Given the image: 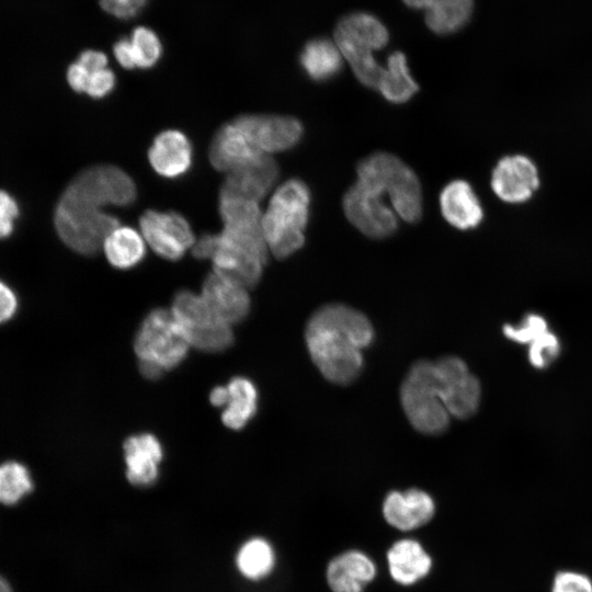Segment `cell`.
I'll return each instance as SVG.
<instances>
[{"label":"cell","mask_w":592,"mask_h":592,"mask_svg":"<svg viewBox=\"0 0 592 592\" xmlns=\"http://www.w3.org/2000/svg\"><path fill=\"white\" fill-rule=\"evenodd\" d=\"M18 216L19 207L14 198L5 191L0 190V238L12 234Z\"/></svg>","instance_id":"obj_35"},{"label":"cell","mask_w":592,"mask_h":592,"mask_svg":"<svg viewBox=\"0 0 592 592\" xmlns=\"http://www.w3.org/2000/svg\"><path fill=\"white\" fill-rule=\"evenodd\" d=\"M191 345L171 309L157 308L143 320L134 342L140 373L157 379L178 366Z\"/></svg>","instance_id":"obj_5"},{"label":"cell","mask_w":592,"mask_h":592,"mask_svg":"<svg viewBox=\"0 0 592 592\" xmlns=\"http://www.w3.org/2000/svg\"><path fill=\"white\" fill-rule=\"evenodd\" d=\"M275 563L272 546L263 538H252L242 545L237 555V567L251 580H258L271 572Z\"/></svg>","instance_id":"obj_27"},{"label":"cell","mask_w":592,"mask_h":592,"mask_svg":"<svg viewBox=\"0 0 592 592\" xmlns=\"http://www.w3.org/2000/svg\"><path fill=\"white\" fill-rule=\"evenodd\" d=\"M435 513L433 498L425 491L411 488L391 491L383 502L386 522L399 531H412L425 525Z\"/></svg>","instance_id":"obj_14"},{"label":"cell","mask_w":592,"mask_h":592,"mask_svg":"<svg viewBox=\"0 0 592 592\" xmlns=\"http://www.w3.org/2000/svg\"><path fill=\"white\" fill-rule=\"evenodd\" d=\"M546 331V321L536 315H530L524 325L519 328L511 326H504L503 328V332L509 339L521 343L532 342Z\"/></svg>","instance_id":"obj_32"},{"label":"cell","mask_w":592,"mask_h":592,"mask_svg":"<svg viewBox=\"0 0 592 592\" xmlns=\"http://www.w3.org/2000/svg\"><path fill=\"white\" fill-rule=\"evenodd\" d=\"M263 155L265 153L257 149L234 119L217 130L209 147L212 166L226 173L237 170Z\"/></svg>","instance_id":"obj_16"},{"label":"cell","mask_w":592,"mask_h":592,"mask_svg":"<svg viewBox=\"0 0 592 592\" xmlns=\"http://www.w3.org/2000/svg\"><path fill=\"white\" fill-rule=\"evenodd\" d=\"M342 58L334 41L317 38L305 45L300 64L309 78L315 81H325L340 71Z\"/></svg>","instance_id":"obj_25"},{"label":"cell","mask_w":592,"mask_h":592,"mask_svg":"<svg viewBox=\"0 0 592 592\" xmlns=\"http://www.w3.org/2000/svg\"><path fill=\"white\" fill-rule=\"evenodd\" d=\"M388 570L399 584L411 585L428 576L432 558L415 539L403 538L391 545L387 551Z\"/></svg>","instance_id":"obj_21"},{"label":"cell","mask_w":592,"mask_h":592,"mask_svg":"<svg viewBox=\"0 0 592 592\" xmlns=\"http://www.w3.org/2000/svg\"><path fill=\"white\" fill-rule=\"evenodd\" d=\"M148 0H99L101 8L117 19H130L145 7Z\"/></svg>","instance_id":"obj_34"},{"label":"cell","mask_w":592,"mask_h":592,"mask_svg":"<svg viewBox=\"0 0 592 592\" xmlns=\"http://www.w3.org/2000/svg\"><path fill=\"white\" fill-rule=\"evenodd\" d=\"M442 401L451 417L466 419L478 409L479 380L469 372L466 363L457 356H444L434 362Z\"/></svg>","instance_id":"obj_10"},{"label":"cell","mask_w":592,"mask_h":592,"mask_svg":"<svg viewBox=\"0 0 592 592\" xmlns=\"http://www.w3.org/2000/svg\"><path fill=\"white\" fill-rule=\"evenodd\" d=\"M310 192L298 179H289L273 193L262 213L261 225L269 249L275 258L286 259L305 242Z\"/></svg>","instance_id":"obj_4"},{"label":"cell","mask_w":592,"mask_h":592,"mask_svg":"<svg viewBox=\"0 0 592 592\" xmlns=\"http://www.w3.org/2000/svg\"><path fill=\"white\" fill-rule=\"evenodd\" d=\"M413 9L425 11L428 27L440 35L462 29L470 18L474 0H403Z\"/></svg>","instance_id":"obj_22"},{"label":"cell","mask_w":592,"mask_h":592,"mask_svg":"<svg viewBox=\"0 0 592 592\" xmlns=\"http://www.w3.org/2000/svg\"><path fill=\"white\" fill-rule=\"evenodd\" d=\"M262 153L288 150L303 136V125L295 117L282 115L244 114L234 119Z\"/></svg>","instance_id":"obj_12"},{"label":"cell","mask_w":592,"mask_h":592,"mask_svg":"<svg viewBox=\"0 0 592 592\" xmlns=\"http://www.w3.org/2000/svg\"><path fill=\"white\" fill-rule=\"evenodd\" d=\"M376 576L374 561L360 550L335 556L327 567L326 577L332 592H363Z\"/></svg>","instance_id":"obj_20"},{"label":"cell","mask_w":592,"mask_h":592,"mask_svg":"<svg viewBox=\"0 0 592 592\" xmlns=\"http://www.w3.org/2000/svg\"><path fill=\"white\" fill-rule=\"evenodd\" d=\"M18 297L13 289L0 281V325L9 321L16 312Z\"/></svg>","instance_id":"obj_36"},{"label":"cell","mask_w":592,"mask_h":592,"mask_svg":"<svg viewBox=\"0 0 592 592\" xmlns=\"http://www.w3.org/2000/svg\"><path fill=\"white\" fill-rule=\"evenodd\" d=\"M200 294L208 308L231 327L250 311L249 289L215 272L205 278Z\"/></svg>","instance_id":"obj_15"},{"label":"cell","mask_w":592,"mask_h":592,"mask_svg":"<svg viewBox=\"0 0 592 592\" xmlns=\"http://www.w3.org/2000/svg\"><path fill=\"white\" fill-rule=\"evenodd\" d=\"M32 489L31 475L23 464L9 460L0 465V503L15 504Z\"/></svg>","instance_id":"obj_28"},{"label":"cell","mask_w":592,"mask_h":592,"mask_svg":"<svg viewBox=\"0 0 592 592\" xmlns=\"http://www.w3.org/2000/svg\"><path fill=\"white\" fill-rule=\"evenodd\" d=\"M278 178V167L270 155L229 173L221 185L219 196L237 197L259 203L273 187Z\"/></svg>","instance_id":"obj_13"},{"label":"cell","mask_w":592,"mask_h":592,"mask_svg":"<svg viewBox=\"0 0 592 592\" xmlns=\"http://www.w3.org/2000/svg\"><path fill=\"white\" fill-rule=\"evenodd\" d=\"M400 400L411 425L423 434L443 433L449 424V413L442 401L434 362L414 363L400 388Z\"/></svg>","instance_id":"obj_7"},{"label":"cell","mask_w":592,"mask_h":592,"mask_svg":"<svg viewBox=\"0 0 592 592\" xmlns=\"http://www.w3.org/2000/svg\"><path fill=\"white\" fill-rule=\"evenodd\" d=\"M89 78V71L78 60L72 62L67 69V81L71 89L79 93H84L87 82Z\"/></svg>","instance_id":"obj_37"},{"label":"cell","mask_w":592,"mask_h":592,"mask_svg":"<svg viewBox=\"0 0 592 592\" xmlns=\"http://www.w3.org/2000/svg\"><path fill=\"white\" fill-rule=\"evenodd\" d=\"M77 60L83 65L89 72L107 67V56L104 53L95 49L83 50Z\"/></svg>","instance_id":"obj_39"},{"label":"cell","mask_w":592,"mask_h":592,"mask_svg":"<svg viewBox=\"0 0 592 592\" xmlns=\"http://www.w3.org/2000/svg\"><path fill=\"white\" fill-rule=\"evenodd\" d=\"M136 68L153 67L161 57L162 45L156 32L147 26H137L129 37Z\"/></svg>","instance_id":"obj_29"},{"label":"cell","mask_w":592,"mask_h":592,"mask_svg":"<svg viewBox=\"0 0 592 592\" xmlns=\"http://www.w3.org/2000/svg\"><path fill=\"white\" fill-rule=\"evenodd\" d=\"M440 208L445 220L459 230L476 229L485 217L478 195L465 180H454L444 186Z\"/></svg>","instance_id":"obj_17"},{"label":"cell","mask_w":592,"mask_h":592,"mask_svg":"<svg viewBox=\"0 0 592 592\" xmlns=\"http://www.w3.org/2000/svg\"><path fill=\"white\" fill-rule=\"evenodd\" d=\"M182 327L191 348L221 352L234 342L232 327L219 319L201 294L183 289L175 294L170 308Z\"/></svg>","instance_id":"obj_8"},{"label":"cell","mask_w":592,"mask_h":592,"mask_svg":"<svg viewBox=\"0 0 592 592\" xmlns=\"http://www.w3.org/2000/svg\"><path fill=\"white\" fill-rule=\"evenodd\" d=\"M226 388L227 400L221 413V421L231 430H240L257 412V387L249 378L237 376L226 385Z\"/></svg>","instance_id":"obj_23"},{"label":"cell","mask_w":592,"mask_h":592,"mask_svg":"<svg viewBox=\"0 0 592 592\" xmlns=\"http://www.w3.org/2000/svg\"><path fill=\"white\" fill-rule=\"evenodd\" d=\"M348 220L369 238L392 235L398 217L415 223L422 215L418 177L403 161L388 152L364 158L356 168V182L343 197Z\"/></svg>","instance_id":"obj_1"},{"label":"cell","mask_w":592,"mask_h":592,"mask_svg":"<svg viewBox=\"0 0 592 592\" xmlns=\"http://www.w3.org/2000/svg\"><path fill=\"white\" fill-rule=\"evenodd\" d=\"M115 86V75L107 67L96 71L89 72L86 92L94 99H101L107 95Z\"/></svg>","instance_id":"obj_33"},{"label":"cell","mask_w":592,"mask_h":592,"mask_svg":"<svg viewBox=\"0 0 592 592\" xmlns=\"http://www.w3.org/2000/svg\"><path fill=\"white\" fill-rule=\"evenodd\" d=\"M139 227L149 247L167 260L181 259L196 241L189 221L175 212L146 210Z\"/></svg>","instance_id":"obj_11"},{"label":"cell","mask_w":592,"mask_h":592,"mask_svg":"<svg viewBox=\"0 0 592 592\" xmlns=\"http://www.w3.org/2000/svg\"><path fill=\"white\" fill-rule=\"evenodd\" d=\"M418 84L411 77L406 56L394 52L387 59L376 90L391 103H403L418 91Z\"/></svg>","instance_id":"obj_26"},{"label":"cell","mask_w":592,"mask_h":592,"mask_svg":"<svg viewBox=\"0 0 592 592\" xmlns=\"http://www.w3.org/2000/svg\"><path fill=\"white\" fill-rule=\"evenodd\" d=\"M146 241L137 230L118 226L105 238L102 249L107 261L116 269L136 266L146 254Z\"/></svg>","instance_id":"obj_24"},{"label":"cell","mask_w":592,"mask_h":592,"mask_svg":"<svg viewBox=\"0 0 592 592\" xmlns=\"http://www.w3.org/2000/svg\"><path fill=\"white\" fill-rule=\"evenodd\" d=\"M550 592H592V579L577 570H560L551 580Z\"/></svg>","instance_id":"obj_30"},{"label":"cell","mask_w":592,"mask_h":592,"mask_svg":"<svg viewBox=\"0 0 592 592\" xmlns=\"http://www.w3.org/2000/svg\"><path fill=\"white\" fill-rule=\"evenodd\" d=\"M305 339L310 358L323 377L348 385L363 369V350L373 342L374 329L363 312L343 304H328L309 318Z\"/></svg>","instance_id":"obj_3"},{"label":"cell","mask_w":592,"mask_h":592,"mask_svg":"<svg viewBox=\"0 0 592 592\" xmlns=\"http://www.w3.org/2000/svg\"><path fill=\"white\" fill-rule=\"evenodd\" d=\"M136 198L132 178L115 166L90 167L68 184L54 215L60 239L73 251L92 255L102 248L118 219L103 208L127 206Z\"/></svg>","instance_id":"obj_2"},{"label":"cell","mask_w":592,"mask_h":592,"mask_svg":"<svg viewBox=\"0 0 592 592\" xmlns=\"http://www.w3.org/2000/svg\"><path fill=\"white\" fill-rule=\"evenodd\" d=\"M113 53L117 62L125 69L136 68L135 56L130 39L125 37L118 39L113 46Z\"/></svg>","instance_id":"obj_38"},{"label":"cell","mask_w":592,"mask_h":592,"mask_svg":"<svg viewBox=\"0 0 592 592\" xmlns=\"http://www.w3.org/2000/svg\"><path fill=\"white\" fill-rule=\"evenodd\" d=\"M333 38L356 79L365 87L377 89L384 67L373 53L389 41L385 25L372 14L351 13L339 21Z\"/></svg>","instance_id":"obj_6"},{"label":"cell","mask_w":592,"mask_h":592,"mask_svg":"<svg viewBox=\"0 0 592 592\" xmlns=\"http://www.w3.org/2000/svg\"><path fill=\"white\" fill-rule=\"evenodd\" d=\"M148 159L161 177L178 178L191 167L192 146L184 134L168 129L156 136L148 151Z\"/></svg>","instance_id":"obj_19"},{"label":"cell","mask_w":592,"mask_h":592,"mask_svg":"<svg viewBox=\"0 0 592 592\" xmlns=\"http://www.w3.org/2000/svg\"><path fill=\"white\" fill-rule=\"evenodd\" d=\"M227 400L226 386H217L209 394V401L214 407L224 408Z\"/></svg>","instance_id":"obj_40"},{"label":"cell","mask_w":592,"mask_h":592,"mask_svg":"<svg viewBox=\"0 0 592 592\" xmlns=\"http://www.w3.org/2000/svg\"><path fill=\"white\" fill-rule=\"evenodd\" d=\"M542 186L538 163L527 153L514 152L498 159L490 174V187L503 204L530 203Z\"/></svg>","instance_id":"obj_9"},{"label":"cell","mask_w":592,"mask_h":592,"mask_svg":"<svg viewBox=\"0 0 592 592\" xmlns=\"http://www.w3.org/2000/svg\"><path fill=\"white\" fill-rule=\"evenodd\" d=\"M126 477L134 486L146 487L158 478L163 449L159 440L149 433L129 436L123 446Z\"/></svg>","instance_id":"obj_18"},{"label":"cell","mask_w":592,"mask_h":592,"mask_svg":"<svg viewBox=\"0 0 592 592\" xmlns=\"http://www.w3.org/2000/svg\"><path fill=\"white\" fill-rule=\"evenodd\" d=\"M530 361L533 366L543 368L559 351L557 338L548 330L531 342Z\"/></svg>","instance_id":"obj_31"},{"label":"cell","mask_w":592,"mask_h":592,"mask_svg":"<svg viewBox=\"0 0 592 592\" xmlns=\"http://www.w3.org/2000/svg\"><path fill=\"white\" fill-rule=\"evenodd\" d=\"M0 592H12L9 583L0 576Z\"/></svg>","instance_id":"obj_41"}]
</instances>
